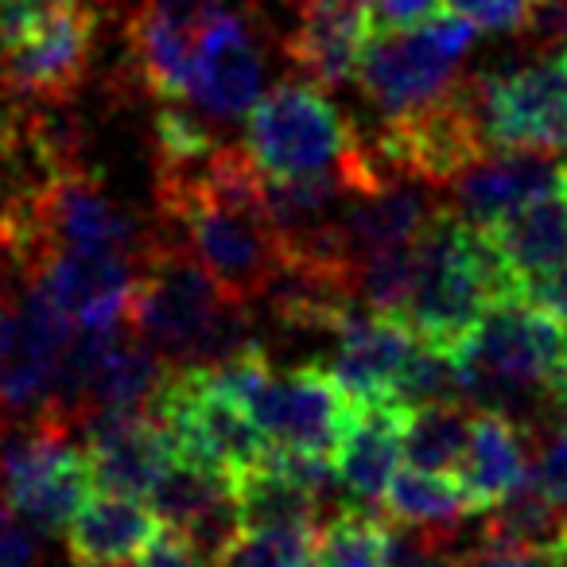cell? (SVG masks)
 Segmentation results:
<instances>
[{
  "label": "cell",
  "instance_id": "obj_1",
  "mask_svg": "<svg viewBox=\"0 0 567 567\" xmlns=\"http://www.w3.org/2000/svg\"><path fill=\"white\" fill-rule=\"evenodd\" d=\"M451 358L463 401L513 416L533 443L551 420L564 416L559 381L567 365V323L544 303H494Z\"/></svg>",
  "mask_w": 567,
  "mask_h": 567
},
{
  "label": "cell",
  "instance_id": "obj_2",
  "mask_svg": "<svg viewBox=\"0 0 567 567\" xmlns=\"http://www.w3.org/2000/svg\"><path fill=\"white\" fill-rule=\"evenodd\" d=\"M502 300H525V296L497 245L489 241L486 229L471 226L451 206H443L440 218L416 241V268L401 323L451 354Z\"/></svg>",
  "mask_w": 567,
  "mask_h": 567
},
{
  "label": "cell",
  "instance_id": "obj_3",
  "mask_svg": "<svg viewBox=\"0 0 567 567\" xmlns=\"http://www.w3.org/2000/svg\"><path fill=\"white\" fill-rule=\"evenodd\" d=\"M229 303L234 296L187 245L148 237L136 260V292L125 323L172 365H198Z\"/></svg>",
  "mask_w": 567,
  "mask_h": 567
},
{
  "label": "cell",
  "instance_id": "obj_4",
  "mask_svg": "<svg viewBox=\"0 0 567 567\" xmlns=\"http://www.w3.org/2000/svg\"><path fill=\"white\" fill-rule=\"evenodd\" d=\"M358 133L347 113L316 82H280L245 117L241 148L265 179L342 172L358 152Z\"/></svg>",
  "mask_w": 567,
  "mask_h": 567
},
{
  "label": "cell",
  "instance_id": "obj_5",
  "mask_svg": "<svg viewBox=\"0 0 567 567\" xmlns=\"http://www.w3.org/2000/svg\"><path fill=\"white\" fill-rule=\"evenodd\" d=\"M94 489L86 447L74 443V424L66 420H24L0 447V502L40 536L66 533Z\"/></svg>",
  "mask_w": 567,
  "mask_h": 567
},
{
  "label": "cell",
  "instance_id": "obj_6",
  "mask_svg": "<svg viewBox=\"0 0 567 567\" xmlns=\"http://www.w3.org/2000/svg\"><path fill=\"white\" fill-rule=\"evenodd\" d=\"M478 28L443 12L412 32H378L362 51L354 82L381 117H401L432 105L458 82V59L471 51Z\"/></svg>",
  "mask_w": 567,
  "mask_h": 567
},
{
  "label": "cell",
  "instance_id": "obj_7",
  "mask_svg": "<svg viewBox=\"0 0 567 567\" xmlns=\"http://www.w3.org/2000/svg\"><path fill=\"white\" fill-rule=\"evenodd\" d=\"M167 226L179 229L183 245L210 268L214 280L234 300L257 303L280 268V241L268 226L265 210L229 206L195 190L156 195Z\"/></svg>",
  "mask_w": 567,
  "mask_h": 567
},
{
  "label": "cell",
  "instance_id": "obj_8",
  "mask_svg": "<svg viewBox=\"0 0 567 567\" xmlns=\"http://www.w3.org/2000/svg\"><path fill=\"white\" fill-rule=\"evenodd\" d=\"M370 148L393 175L447 187L466 167L494 152L478 105V79H458L440 102L385 117Z\"/></svg>",
  "mask_w": 567,
  "mask_h": 567
},
{
  "label": "cell",
  "instance_id": "obj_9",
  "mask_svg": "<svg viewBox=\"0 0 567 567\" xmlns=\"http://www.w3.org/2000/svg\"><path fill=\"white\" fill-rule=\"evenodd\" d=\"M74 339V319L51 300L43 284L0 296V404L17 416H48L63 350Z\"/></svg>",
  "mask_w": 567,
  "mask_h": 567
},
{
  "label": "cell",
  "instance_id": "obj_10",
  "mask_svg": "<svg viewBox=\"0 0 567 567\" xmlns=\"http://www.w3.org/2000/svg\"><path fill=\"white\" fill-rule=\"evenodd\" d=\"M478 105L494 148H567V48L502 74H478Z\"/></svg>",
  "mask_w": 567,
  "mask_h": 567
},
{
  "label": "cell",
  "instance_id": "obj_11",
  "mask_svg": "<svg viewBox=\"0 0 567 567\" xmlns=\"http://www.w3.org/2000/svg\"><path fill=\"white\" fill-rule=\"evenodd\" d=\"M97 43V0H71L28 40L0 51V90L28 102H63L82 86Z\"/></svg>",
  "mask_w": 567,
  "mask_h": 567
},
{
  "label": "cell",
  "instance_id": "obj_12",
  "mask_svg": "<svg viewBox=\"0 0 567 567\" xmlns=\"http://www.w3.org/2000/svg\"><path fill=\"white\" fill-rule=\"evenodd\" d=\"M265 97V59L249 17L221 0L198 35L187 102L210 121H241Z\"/></svg>",
  "mask_w": 567,
  "mask_h": 567
},
{
  "label": "cell",
  "instance_id": "obj_13",
  "mask_svg": "<svg viewBox=\"0 0 567 567\" xmlns=\"http://www.w3.org/2000/svg\"><path fill=\"white\" fill-rule=\"evenodd\" d=\"M567 187V164L548 148H494L478 164L447 183L451 210L478 229L505 221L509 214L559 195Z\"/></svg>",
  "mask_w": 567,
  "mask_h": 567
},
{
  "label": "cell",
  "instance_id": "obj_14",
  "mask_svg": "<svg viewBox=\"0 0 567 567\" xmlns=\"http://www.w3.org/2000/svg\"><path fill=\"white\" fill-rule=\"evenodd\" d=\"M82 447L97 489L148 497L175 463V443L152 412L102 409L82 420Z\"/></svg>",
  "mask_w": 567,
  "mask_h": 567
},
{
  "label": "cell",
  "instance_id": "obj_15",
  "mask_svg": "<svg viewBox=\"0 0 567 567\" xmlns=\"http://www.w3.org/2000/svg\"><path fill=\"white\" fill-rule=\"evenodd\" d=\"M218 4L221 0H136L128 17V55L152 97H187L198 35Z\"/></svg>",
  "mask_w": 567,
  "mask_h": 567
},
{
  "label": "cell",
  "instance_id": "obj_16",
  "mask_svg": "<svg viewBox=\"0 0 567 567\" xmlns=\"http://www.w3.org/2000/svg\"><path fill=\"white\" fill-rule=\"evenodd\" d=\"M440 210L443 203L435 187L409 179V175H393V179L378 183L370 190H350L339 214L342 257L358 276L362 260L420 241V234L440 218Z\"/></svg>",
  "mask_w": 567,
  "mask_h": 567
},
{
  "label": "cell",
  "instance_id": "obj_17",
  "mask_svg": "<svg viewBox=\"0 0 567 567\" xmlns=\"http://www.w3.org/2000/svg\"><path fill=\"white\" fill-rule=\"evenodd\" d=\"M373 40L370 0H300L284 55L316 86L354 82L365 43Z\"/></svg>",
  "mask_w": 567,
  "mask_h": 567
},
{
  "label": "cell",
  "instance_id": "obj_18",
  "mask_svg": "<svg viewBox=\"0 0 567 567\" xmlns=\"http://www.w3.org/2000/svg\"><path fill=\"white\" fill-rule=\"evenodd\" d=\"M331 339L334 347L327 370L342 385V393L354 401H393L396 381H401V370L416 350L420 334L401 319L378 316L358 303Z\"/></svg>",
  "mask_w": 567,
  "mask_h": 567
},
{
  "label": "cell",
  "instance_id": "obj_19",
  "mask_svg": "<svg viewBox=\"0 0 567 567\" xmlns=\"http://www.w3.org/2000/svg\"><path fill=\"white\" fill-rule=\"evenodd\" d=\"M24 280L43 284L74 327H117L136 292V260L117 252H51Z\"/></svg>",
  "mask_w": 567,
  "mask_h": 567
},
{
  "label": "cell",
  "instance_id": "obj_20",
  "mask_svg": "<svg viewBox=\"0 0 567 567\" xmlns=\"http://www.w3.org/2000/svg\"><path fill=\"white\" fill-rule=\"evenodd\" d=\"M404 420L409 409L396 401H354L347 427L334 447V478L354 505L373 509L385 502L389 482L396 478V463L404 455Z\"/></svg>",
  "mask_w": 567,
  "mask_h": 567
},
{
  "label": "cell",
  "instance_id": "obj_21",
  "mask_svg": "<svg viewBox=\"0 0 567 567\" xmlns=\"http://www.w3.org/2000/svg\"><path fill=\"white\" fill-rule=\"evenodd\" d=\"M159 533L164 525L144 497L97 489L66 525V559L74 567H133Z\"/></svg>",
  "mask_w": 567,
  "mask_h": 567
},
{
  "label": "cell",
  "instance_id": "obj_22",
  "mask_svg": "<svg viewBox=\"0 0 567 567\" xmlns=\"http://www.w3.org/2000/svg\"><path fill=\"white\" fill-rule=\"evenodd\" d=\"M520 296L536 300L567 276V187L486 229Z\"/></svg>",
  "mask_w": 567,
  "mask_h": 567
},
{
  "label": "cell",
  "instance_id": "obj_23",
  "mask_svg": "<svg viewBox=\"0 0 567 567\" xmlns=\"http://www.w3.org/2000/svg\"><path fill=\"white\" fill-rule=\"evenodd\" d=\"M528 478H533V435L505 412H474L471 447L458 466V486L471 502V513H486L502 505Z\"/></svg>",
  "mask_w": 567,
  "mask_h": 567
},
{
  "label": "cell",
  "instance_id": "obj_24",
  "mask_svg": "<svg viewBox=\"0 0 567 567\" xmlns=\"http://www.w3.org/2000/svg\"><path fill=\"white\" fill-rule=\"evenodd\" d=\"M482 551H551L567 556V502L551 497L536 474L509 494L502 505L482 513L478 556Z\"/></svg>",
  "mask_w": 567,
  "mask_h": 567
},
{
  "label": "cell",
  "instance_id": "obj_25",
  "mask_svg": "<svg viewBox=\"0 0 567 567\" xmlns=\"http://www.w3.org/2000/svg\"><path fill=\"white\" fill-rule=\"evenodd\" d=\"M385 509L389 520L420 528V533L435 536L440 544L458 536L463 520L471 517V502H466L458 482H451L447 474L416 471V466L396 471V478L389 482Z\"/></svg>",
  "mask_w": 567,
  "mask_h": 567
},
{
  "label": "cell",
  "instance_id": "obj_26",
  "mask_svg": "<svg viewBox=\"0 0 567 567\" xmlns=\"http://www.w3.org/2000/svg\"><path fill=\"white\" fill-rule=\"evenodd\" d=\"M474 412L463 401H432L409 409L404 420V458L416 471L458 474L471 447Z\"/></svg>",
  "mask_w": 567,
  "mask_h": 567
},
{
  "label": "cell",
  "instance_id": "obj_27",
  "mask_svg": "<svg viewBox=\"0 0 567 567\" xmlns=\"http://www.w3.org/2000/svg\"><path fill=\"white\" fill-rule=\"evenodd\" d=\"M316 567H393V525L365 505L334 509L316 528Z\"/></svg>",
  "mask_w": 567,
  "mask_h": 567
},
{
  "label": "cell",
  "instance_id": "obj_28",
  "mask_svg": "<svg viewBox=\"0 0 567 567\" xmlns=\"http://www.w3.org/2000/svg\"><path fill=\"white\" fill-rule=\"evenodd\" d=\"M218 567H316V528H241Z\"/></svg>",
  "mask_w": 567,
  "mask_h": 567
},
{
  "label": "cell",
  "instance_id": "obj_29",
  "mask_svg": "<svg viewBox=\"0 0 567 567\" xmlns=\"http://www.w3.org/2000/svg\"><path fill=\"white\" fill-rule=\"evenodd\" d=\"M536 451V463H533V474L551 497L567 502V412L556 416L533 443Z\"/></svg>",
  "mask_w": 567,
  "mask_h": 567
},
{
  "label": "cell",
  "instance_id": "obj_30",
  "mask_svg": "<svg viewBox=\"0 0 567 567\" xmlns=\"http://www.w3.org/2000/svg\"><path fill=\"white\" fill-rule=\"evenodd\" d=\"M447 12L471 20L478 32H520L533 0H443Z\"/></svg>",
  "mask_w": 567,
  "mask_h": 567
},
{
  "label": "cell",
  "instance_id": "obj_31",
  "mask_svg": "<svg viewBox=\"0 0 567 567\" xmlns=\"http://www.w3.org/2000/svg\"><path fill=\"white\" fill-rule=\"evenodd\" d=\"M28 520L0 502V567H40V540Z\"/></svg>",
  "mask_w": 567,
  "mask_h": 567
},
{
  "label": "cell",
  "instance_id": "obj_32",
  "mask_svg": "<svg viewBox=\"0 0 567 567\" xmlns=\"http://www.w3.org/2000/svg\"><path fill=\"white\" fill-rule=\"evenodd\" d=\"M471 564L474 567H567V556H551V551H482Z\"/></svg>",
  "mask_w": 567,
  "mask_h": 567
},
{
  "label": "cell",
  "instance_id": "obj_33",
  "mask_svg": "<svg viewBox=\"0 0 567 567\" xmlns=\"http://www.w3.org/2000/svg\"><path fill=\"white\" fill-rule=\"evenodd\" d=\"M4 440H9V435H4V416H0V447H4Z\"/></svg>",
  "mask_w": 567,
  "mask_h": 567
},
{
  "label": "cell",
  "instance_id": "obj_34",
  "mask_svg": "<svg viewBox=\"0 0 567 567\" xmlns=\"http://www.w3.org/2000/svg\"><path fill=\"white\" fill-rule=\"evenodd\" d=\"M440 567H458V564H440Z\"/></svg>",
  "mask_w": 567,
  "mask_h": 567
},
{
  "label": "cell",
  "instance_id": "obj_35",
  "mask_svg": "<svg viewBox=\"0 0 567 567\" xmlns=\"http://www.w3.org/2000/svg\"><path fill=\"white\" fill-rule=\"evenodd\" d=\"M458 567H466V564H458Z\"/></svg>",
  "mask_w": 567,
  "mask_h": 567
},
{
  "label": "cell",
  "instance_id": "obj_36",
  "mask_svg": "<svg viewBox=\"0 0 567 567\" xmlns=\"http://www.w3.org/2000/svg\"><path fill=\"white\" fill-rule=\"evenodd\" d=\"M559 51H564V48H559Z\"/></svg>",
  "mask_w": 567,
  "mask_h": 567
}]
</instances>
